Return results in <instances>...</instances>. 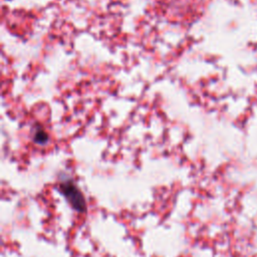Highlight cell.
Listing matches in <instances>:
<instances>
[{"label":"cell","mask_w":257,"mask_h":257,"mask_svg":"<svg viewBox=\"0 0 257 257\" xmlns=\"http://www.w3.org/2000/svg\"><path fill=\"white\" fill-rule=\"evenodd\" d=\"M59 191L75 211L79 213H82L85 211L86 209L85 198L73 181L71 180L62 181L59 184Z\"/></svg>","instance_id":"obj_1"},{"label":"cell","mask_w":257,"mask_h":257,"mask_svg":"<svg viewBox=\"0 0 257 257\" xmlns=\"http://www.w3.org/2000/svg\"><path fill=\"white\" fill-rule=\"evenodd\" d=\"M46 140H47V136H46V134H45L44 132H42V131H38V132H36V134L34 135V141L37 142V143H39V144H42V143L46 142Z\"/></svg>","instance_id":"obj_2"}]
</instances>
